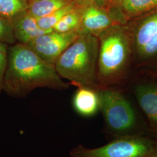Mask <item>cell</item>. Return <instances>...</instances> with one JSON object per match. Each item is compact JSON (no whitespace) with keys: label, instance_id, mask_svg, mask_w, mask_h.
Instances as JSON below:
<instances>
[{"label":"cell","instance_id":"11","mask_svg":"<svg viewBox=\"0 0 157 157\" xmlns=\"http://www.w3.org/2000/svg\"><path fill=\"white\" fill-rule=\"evenodd\" d=\"M78 87L73 98V107L75 110L84 117L94 115L100 108L99 94L92 89Z\"/></svg>","mask_w":157,"mask_h":157},{"label":"cell","instance_id":"3","mask_svg":"<svg viewBox=\"0 0 157 157\" xmlns=\"http://www.w3.org/2000/svg\"><path fill=\"white\" fill-rule=\"evenodd\" d=\"M98 58L99 76L110 78L122 70L129 55V39L124 30L114 25L100 34Z\"/></svg>","mask_w":157,"mask_h":157},{"label":"cell","instance_id":"15","mask_svg":"<svg viewBox=\"0 0 157 157\" xmlns=\"http://www.w3.org/2000/svg\"><path fill=\"white\" fill-rule=\"evenodd\" d=\"M124 11L129 15H136L148 11L157 6V0H121Z\"/></svg>","mask_w":157,"mask_h":157},{"label":"cell","instance_id":"18","mask_svg":"<svg viewBox=\"0 0 157 157\" xmlns=\"http://www.w3.org/2000/svg\"><path fill=\"white\" fill-rule=\"evenodd\" d=\"M9 46L7 44L0 43V93L3 91L4 80L8 65Z\"/></svg>","mask_w":157,"mask_h":157},{"label":"cell","instance_id":"10","mask_svg":"<svg viewBox=\"0 0 157 157\" xmlns=\"http://www.w3.org/2000/svg\"><path fill=\"white\" fill-rule=\"evenodd\" d=\"M136 95L143 111L157 128V86L141 84L136 88Z\"/></svg>","mask_w":157,"mask_h":157},{"label":"cell","instance_id":"13","mask_svg":"<svg viewBox=\"0 0 157 157\" xmlns=\"http://www.w3.org/2000/svg\"><path fill=\"white\" fill-rule=\"evenodd\" d=\"M81 23L80 10L76 8L69 12L57 23L53 30L60 33H66L78 30Z\"/></svg>","mask_w":157,"mask_h":157},{"label":"cell","instance_id":"2","mask_svg":"<svg viewBox=\"0 0 157 157\" xmlns=\"http://www.w3.org/2000/svg\"><path fill=\"white\" fill-rule=\"evenodd\" d=\"M99 47L95 36L80 34L56 61L57 72L61 78L69 80L78 87L93 88Z\"/></svg>","mask_w":157,"mask_h":157},{"label":"cell","instance_id":"17","mask_svg":"<svg viewBox=\"0 0 157 157\" xmlns=\"http://www.w3.org/2000/svg\"><path fill=\"white\" fill-rule=\"evenodd\" d=\"M11 19L0 15V43L12 45L17 43Z\"/></svg>","mask_w":157,"mask_h":157},{"label":"cell","instance_id":"6","mask_svg":"<svg viewBox=\"0 0 157 157\" xmlns=\"http://www.w3.org/2000/svg\"><path fill=\"white\" fill-rule=\"evenodd\" d=\"M80 34L78 30L66 33L53 30L36 37L27 45L45 62L55 65L59 57Z\"/></svg>","mask_w":157,"mask_h":157},{"label":"cell","instance_id":"1","mask_svg":"<svg viewBox=\"0 0 157 157\" xmlns=\"http://www.w3.org/2000/svg\"><path fill=\"white\" fill-rule=\"evenodd\" d=\"M39 87L62 90L69 87L56 71L55 65L45 62L28 45H10L3 91L10 96L25 97Z\"/></svg>","mask_w":157,"mask_h":157},{"label":"cell","instance_id":"21","mask_svg":"<svg viewBox=\"0 0 157 157\" xmlns=\"http://www.w3.org/2000/svg\"><path fill=\"white\" fill-rule=\"evenodd\" d=\"M121 1V0H110V3L114 4L118 3L119 2H120Z\"/></svg>","mask_w":157,"mask_h":157},{"label":"cell","instance_id":"7","mask_svg":"<svg viewBox=\"0 0 157 157\" xmlns=\"http://www.w3.org/2000/svg\"><path fill=\"white\" fill-rule=\"evenodd\" d=\"M134 44L141 57L157 56V13L146 17L138 25L134 34Z\"/></svg>","mask_w":157,"mask_h":157},{"label":"cell","instance_id":"4","mask_svg":"<svg viewBox=\"0 0 157 157\" xmlns=\"http://www.w3.org/2000/svg\"><path fill=\"white\" fill-rule=\"evenodd\" d=\"M155 149L149 139L139 136H124L96 148L78 146L70 155L71 157H148Z\"/></svg>","mask_w":157,"mask_h":157},{"label":"cell","instance_id":"9","mask_svg":"<svg viewBox=\"0 0 157 157\" xmlns=\"http://www.w3.org/2000/svg\"><path fill=\"white\" fill-rule=\"evenodd\" d=\"M80 13L81 23L78 30L80 34L100 35L105 30L114 26L113 21L107 13L95 6H87L80 10Z\"/></svg>","mask_w":157,"mask_h":157},{"label":"cell","instance_id":"16","mask_svg":"<svg viewBox=\"0 0 157 157\" xmlns=\"http://www.w3.org/2000/svg\"><path fill=\"white\" fill-rule=\"evenodd\" d=\"M29 0H0V15L11 19L28 8Z\"/></svg>","mask_w":157,"mask_h":157},{"label":"cell","instance_id":"20","mask_svg":"<svg viewBox=\"0 0 157 157\" xmlns=\"http://www.w3.org/2000/svg\"><path fill=\"white\" fill-rule=\"evenodd\" d=\"M148 157H157V148H155L154 151L152 152L151 154Z\"/></svg>","mask_w":157,"mask_h":157},{"label":"cell","instance_id":"12","mask_svg":"<svg viewBox=\"0 0 157 157\" xmlns=\"http://www.w3.org/2000/svg\"><path fill=\"white\" fill-rule=\"evenodd\" d=\"M73 2L72 0H29L28 11L37 19L48 15Z\"/></svg>","mask_w":157,"mask_h":157},{"label":"cell","instance_id":"5","mask_svg":"<svg viewBox=\"0 0 157 157\" xmlns=\"http://www.w3.org/2000/svg\"><path fill=\"white\" fill-rule=\"evenodd\" d=\"M98 94L100 108L109 129L117 132H126L135 126V111L124 95L112 90H102Z\"/></svg>","mask_w":157,"mask_h":157},{"label":"cell","instance_id":"14","mask_svg":"<svg viewBox=\"0 0 157 157\" xmlns=\"http://www.w3.org/2000/svg\"><path fill=\"white\" fill-rule=\"evenodd\" d=\"M76 8V4L72 3L63 7L62 8L44 17H41L37 19V22L40 28L44 30H53L54 27L56 25L63 17Z\"/></svg>","mask_w":157,"mask_h":157},{"label":"cell","instance_id":"8","mask_svg":"<svg viewBox=\"0 0 157 157\" xmlns=\"http://www.w3.org/2000/svg\"><path fill=\"white\" fill-rule=\"evenodd\" d=\"M11 21L17 41L23 44L27 45L36 37L53 31L40 28L37 19L28 10L13 17Z\"/></svg>","mask_w":157,"mask_h":157},{"label":"cell","instance_id":"19","mask_svg":"<svg viewBox=\"0 0 157 157\" xmlns=\"http://www.w3.org/2000/svg\"><path fill=\"white\" fill-rule=\"evenodd\" d=\"M97 6H104L110 3V0H93Z\"/></svg>","mask_w":157,"mask_h":157}]
</instances>
